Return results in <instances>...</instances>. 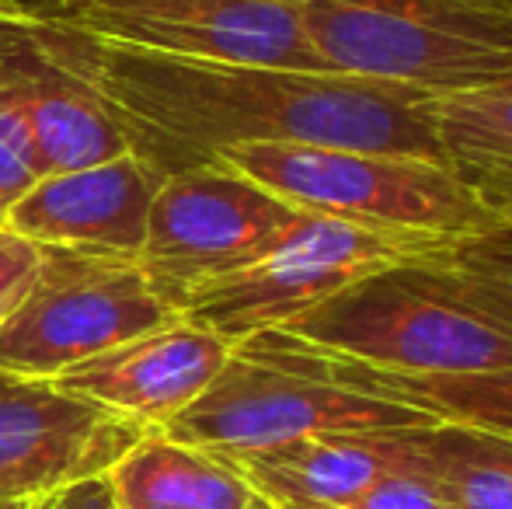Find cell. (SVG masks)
Listing matches in <instances>:
<instances>
[{"label": "cell", "mask_w": 512, "mask_h": 509, "mask_svg": "<svg viewBox=\"0 0 512 509\" xmlns=\"http://www.w3.org/2000/svg\"><path fill=\"white\" fill-rule=\"evenodd\" d=\"M74 70L126 129L136 154L171 171L213 164L234 143H310L446 161L432 91L352 74L178 60L119 46L0 4Z\"/></svg>", "instance_id": "1"}, {"label": "cell", "mask_w": 512, "mask_h": 509, "mask_svg": "<svg viewBox=\"0 0 512 509\" xmlns=\"http://www.w3.org/2000/svg\"><path fill=\"white\" fill-rule=\"evenodd\" d=\"M279 332L394 374L512 367V227L387 265Z\"/></svg>", "instance_id": "2"}, {"label": "cell", "mask_w": 512, "mask_h": 509, "mask_svg": "<svg viewBox=\"0 0 512 509\" xmlns=\"http://www.w3.org/2000/svg\"><path fill=\"white\" fill-rule=\"evenodd\" d=\"M429 422L439 419L331 377L304 339L269 328L234 342L213 384L161 433L220 457H241L310 433H384Z\"/></svg>", "instance_id": "3"}, {"label": "cell", "mask_w": 512, "mask_h": 509, "mask_svg": "<svg viewBox=\"0 0 512 509\" xmlns=\"http://www.w3.org/2000/svg\"><path fill=\"white\" fill-rule=\"evenodd\" d=\"M213 164L251 178L300 213L363 227L446 238H474L506 227L471 178L450 161L310 143H234L216 150Z\"/></svg>", "instance_id": "4"}, {"label": "cell", "mask_w": 512, "mask_h": 509, "mask_svg": "<svg viewBox=\"0 0 512 509\" xmlns=\"http://www.w3.org/2000/svg\"><path fill=\"white\" fill-rule=\"evenodd\" d=\"M331 74L457 95L512 74V0H300Z\"/></svg>", "instance_id": "5"}, {"label": "cell", "mask_w": 512, "mask_h": 509, "mask_svg": "<svg viewBox=\"0 0 512 509\" xmlns=\"http://www.w3.org/2000/svg\"><path fill=\"white\" fill-rule=\"evenodd\" d=\"M457 241L464 238L384 231L352 220L300 213L290 231L248 265L192 286L178 304V314L234 346L248 335L290 325L293 318L363 276L411 258L439 255Z\"/></svg>", "instance_id": "6"}, {"label": "cell", "mask_w": 512, "mask_h": 509, "mask_svg": "<svg viewBox=\"0 0 512 509\" xmlns=\"http://www.w3.org/2000/svg\"><path fill=\"white\" fill-rule=\"evenodd\" d=\"M175 318L178 307L136 258L42 248L32 286L0 325V370L53 381Z\"/></svg>", "instance_id": "7"}, {"label": "cell", "mask_w": 512, "mask_h": 509, "mask_svg": "<svg viewBox=\"0 0 512 509\" xmlns=\"http://www.w3.org/2000/svg\"><path fill=\"white\" fill-rule=\"evenodd\" d=\"M4 7L178 60L331 74L307 39L300 0H4Z\"/></svg>", "instance_id": "8"}, {"label": "cell", "mask_w": 512, "mask_h": 509, "mask_svg": "<svg viewBox=\"0 0 512 509\" xmlns=\"http://www.w3.org/2000/svg\"><path fill=\"white\" fill-rule=\"evenodd\" d=\"M297 217L300 210L223 164L171 171L150 206L136 262L178 307L192 286L241 269L276 245Z\"/></svg>", "instance_id": "9"}, {"label": "cell", "mask_w": 512, "mask_h": 509, "mask_svg": "<svg viewBox=\"0 0 512 509\" xmlns=\"http://www.w3.org/2000/svg\"><path fill=\"white\" fill-rule=\"evenodd\" d=\"M140 429L60 391L53 381L0 370V503H32L105 475Z\"/></svg>", "instance_id": "10"}, {"label": "cell", "mask_w": 512, "mask_h": 509, "mask_svg": "<svg viewBox=\"0 0 512 509\" xmlns=\"http://www.w3.org/2000/svg\"><path fill=\"white\" fill-rule=\"evenodd\" d=\"M230 356V342L203 325L175 318L108 353L53 377L60 391L129 422L161 433L213 384Z\"/></svg>", "instance_id": "11"}, {"label": "cell", "mask_w": 512, "mask_h": 509, "mask_svg": "<svg viewBox=\"0 0 512 509\" xmlns=\"http://www.w3.org/2000/svg\"><path fill=\"white\" fill-rule=\"evenodd\" d=\"M164 178L168 175L136 150L77 171H53L39 178L4 224L42 248L136 258Z\"/></svg>", "instance_id": "12"}, {"label": "cell", "mask_w": 512, "mask_h": 509, "mask_svg": "<svg viewBox=\"0 0 512 509\" xmlns=\"http://www.w3.org/2000/svg\"><path fill=\"white\" fill-rule=\"evenodd\" d=\"M0 84L21 102L46 175L129 154L126 129L74 70L46 53L18 18L0 11Z\"/></svg>", "instance_id": "13"}, {"label": "cell", "mask_w": 512, "mask_h": 509, "mask_svg": "<svg viewBox=\"0 0 512 509\" xmlns=\"http://www.w3.org/2000/svg\"><path fill=\"white\" fill-rule=\"evenodd\" d=\"M398 429L384 433H310L255 454L227 457L272 503L349 506L387 471L401 468Z\"/></svg>", "instance_id": "14"}, {"label": "cell", "mask_w": 512, "mask_h": 509, "mask_svg": "<svg viewBox=\"0 0 512 509\" xmlns=\"http://www.w3.org/2000/svg\"><path fill=\"white\" fill-rule=\"evenodd\" d=\"M108 478L122 509H276L234 461L168 433H143Z\"/></svg>", "instance_id": "15"}, {"label": "cell", "mask_w": 512, "mask_h": 509, "mask_svg": "<svg viewBox=\"0 0 512 509\" xmlns=\"http://www.w3.org/2000/svg\"><path fill=\"white\" fill-rule=\"evenodd\" d=\"M401 440L450 509H512V436L429 422L401 429Z\"/></svg>", "instance_id": "16"}, {"label": "cell", "mask_w": 512, "mask_h": 509, "mask_svg": "<svg viewBox=\"0 0 512 509\" xmlns=\"http://www.w3.org/2000/svg\"><path fill=\"white\" fill-rule=\"evenodd\" d=\"M314 353L321 356L331 377L359 387V391L391 394V398L429 412L439 422H460V426L512 436V367L481 370V374H394V370L338 360L321 349Z\"/></svg>", "instance_id": "17"}, {"label": "cell", "mask_w": 512, "mask_h": 509, "mask_svg": "<svg viewBox=\"0 0 512 509\" xmlns=\"http://www.w3.org/2000/svg\"><path fill=\"white\" fill-rule=\"evenodd\" d=\"M443 154L460 175L512 168V74L436 98Z\"/></svg>", "instance_id": "18"}, {"label": "cell", "mask_w": 512, "mask_h": 509, "mask_svg": "<svg viewBox=\"0 0 512 509\" xmlns=\"http://www.w3.org/2000/svg\"><path fill=\"white\" fill-rule=\"evenodd\" d=\"M46 175L39 143L21 102L0 84V224Z\"/></svg>", "instance_id": "19"}, {"label": "cell", "mask_w": 512, "mask_h": 509, "mask_svg": "<svg viewBox=\"0 0 512 509\" xmlns=\"http://www.w3.org/2000/svg\"><path fill=\"white\" fill-rule=\"evenodd\" d=\"M349 509H450L439 485L425 471H387L384 478L370 485L359 499H352Z\"/></svg>", "instance_id": "20"}, {"label": "cell", "mask_w": 512, "mask_h": 509, "mask_svg": "<svg viewBox=\"0 0 512 509\" xmlns=\"http://www.w3.org/2000/svg\"><path fill=\"white\" fill-rule=\"evenodd\" d=\"M42 262V245L28 241L14 227L0 224V325L21 304V297L32 286Z\"/></svg>", "instance_id": "21"}, {"label": "cell", "mask_w": 512, "mask_h": 509, "mask_svg": "<svg viewBox=\"0 0 512 509\" xmlns=\"http://www.w3.org/2000/svg\"><path fill=\"white\" fill-rule=\"evenodd\" d=\"M28 509H122V503L105 471V475H91L81 478V482L63 485V489L46 492V496L32 499Z\"/></svg>", "instance_id": "22"}, {"label": "cell", "mask_w": 512, "mask_h": 509, "mask_svg": "<svg viewBox=\"0 0 512 509\" xmlns=\"http://www.w3.org/2000/svg\"><path fill=\"white\" fill-rule=\"evenodd\" d=\"M474 182V189L481 192V199L488 203V210L512 227V168H495V171H474L467 175Z\"/></svg>", "instance_id": "23"}, {"label": "cell", "mask_w": 512, "mask_h": 509, "mask_svg": "<svg viewBox=\"0 0 512 509\" xmlns=\"http://www.w3.org/2000/svg\"><path fill=\"white\" fill-rule=\"evenodd\" d=\"M276 509H349V506H335V503H276Z\"/></svg>", "instance_id": "24"}, {"label": "cell", "mask_w": 512, "mask_h": 509, "mask_svg": "<svg viewBox=\"0 0 512 509\" xmlns=\"http://www.w3.org/2000/svg\"><path fill=\"white\" fill-rule=\"evenodd\" d=\"M0 509H28V503H0Z\"/></svg>", "instance_id": "25"}]
</instances>
